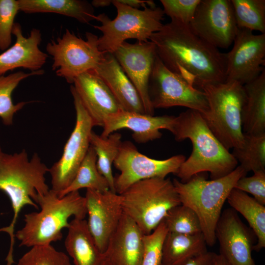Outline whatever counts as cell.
Returning <instances> with one entry per match:
<instances>
[{"label": "cell", "instance_id": "5", "mask_svg": "<svg viewBox=\"0 0 265 265\" xmlns=\"http://www.w3.org/2000/svg\"><path fill=\"white\" fill-rule=\"evenodd\" d=\"M246 174L239 165L228 175L216 179L207 180L200 173L185 183L176 179L172 181L181 204L197 215L207 245L215 244V230L223 206L237 182Z\"/></svg>", "mask_w": 265, "mask_h": 265}, {"label": "cell", "instance_id": "31", "mask_svg": "<svg viewBox=\"0 0 265 265\" xmlns=\"http://www.w3.org/2000/svg\"><path fill=\"white\" fill-rule=\"evenodd\" d=\"M242 145L233 149L234 157L247 173L250 171H265V133H244Z\"/></svg>", "mask_w": 265, "mask_h": 265}, {"label": "cell", "instance_id": "43", "mask_svg": "<svg viewBox=\"0 0 265 265\" xmlns=\"http://www.w3.org/2000/svg\"><path fill=\"white\" fill-rule=\"evenodd\" d=\"M102 265H112L109 260L106 257L104 263L102 264Z\"/></svg>", "mask_w": 265, "mask_h": 265}, {"label": "cell", "instance_id": "9", "mask_svg": "<svg viewBox=\"0 0 265 265\" xmlns=\"http://www.w3.org/2000/svg\"><path fill=\"white\" fill-rule=\"evenodd\" d=\"M84 40L66 29L62 36L46 46L53 59L52 70L69 83L73 84L80 75L94 70L106 53L99 50L96 35L86 32Z\"/></svg>", "mask_w": 265, "mask_h": 265}, {"label": "cell", "instance_id": "40", "mask_svg": "<svg viewBox=\"0 0 265 265\" xmlns=\"http://www.w3.org/2000/svg\"><path fill=\"white\" fill-rule=\"evenodd\" d=\"M120 3L134 8L139 9L140 7L143 8L149 7H155L156 5L153 0H118Z\"/></svg>", "mask_w": 265, "mask_h": 265}, {"label": "cell", "instance_id": "12", "mask_svg": "<svg viewBox=\"0 0 265 265\" xmlns=\"http://www.w3.org/2000/svg\"><path fill=\"white\" fill-rule=\"evenodd\" d=\"M186 159L183 155L162 160L152 159L140 153L130 141H122L113 163L120 172L114 177L115 192L121 194L141 180L165 178L170 174H175Z\"/></svg>", "mask_w": 265, "mask_h": 265}, {"label": "cell", "instance_id": "24", "mask_svg": "<svg viewBox=\"0 0 265 265\" xmlns=\"http://www.w3.org/2000/svg\"><path fill=\"white\" fill-rule=\"evenodd\" d=\"M245 98L241 109L243 133H265V70L253 81L243 85Z\"/></svg>", "mask_w": 265, "mask_h": 265}, {"label": "cell", "instance_id": "19", "mask_svg": "<svg viewBox=\"0 0 265 265\" xmlns=\"http://www.w3.org/2000/svg\"><path fill=\"white\" fill-rule=\"evenodd\" d=\"M73 84L94 127H103L108 117L123 110L103 80L94 72L80 75Z\"/></svg>", "mask_w": 265, "mask_h": 265}, {"label": "cell", "instance_id": "18", "mask_svg": "<svg viewBox=\"0 0 265 265\" xmlns=\"http://www.w3.org/2000/svg\"><path fill=\"white\" fill-rule=\"evenodd\" d=\"M176 117L168 115L155 116L121 110L106 118L101 135L106 137L119 130L129 129L133 132L132 137L136 142L146 143L160 138L162 136L160 130L172 132Z\"/></svg>", "mask_w": 265, "mask_h": 265}, {"label": "cell", "instance_id": "15", "mask_svg": "<svg viewBox=\"0 0 265 265\" xmlns=\"http://www.w3.org/2000/svg\"><path fill=\"white\" fill-rule=\"evenodd\" d=\"M113 54L136 88L145 113L154 115L155 109L149 95V82L157 56L155 44L150 41L133 44L125 41Z\"/></svg>", "mask_w": 265, "mask_h": 265}, {"label": "cell", "instance_id": "23", "mask_svg": "<svg viewBox=\"0 0 265 265\" xmlns=\"http://www.w3.org/2000/svg\"><path fill=\"white\" fill-rule=\"evenodd\" d=\"M64 245L74 265H102L106 258L97 247L85 219L70 222Z\"/></svg>", "mask_w": 265, "mask_h": 265}, {"label": "cell", "instance_id": "27", "mask_svg": "<svg viewBox=\"0 0 265 265\" xmlns=\"http://www.w3.org/2000/svg\"><path fill=\"white\" fill-rule=\"evenodd\" d=\"M227 200L231 208L239 212L248 222L257 239L253 250L259 252L265 247V206L247 193L233 188Z\"/></svg>", "mask_w": 265, "mask_h": 265}, {"label": "cell", "instance_id": "20", "mask_svg": "<svg viewBox=\"0 0 265 265\" xmlns=\"http://www.w3.org/2000/svg\"><path fill=\"white\" fill-rule=\"evenodd\" d=\"M12 34L16 38L15 43L0 54V76L20 68L31 72L41 70L48 55L39 48L42 41L40 30L34 28L26 37L23 35L21 25L15 23Z\"/></svg>", "mask_w": 265, "mask_h": 265}, {"label": "cell", "instance_id": "35", "mask_svg": "<svg viewBox=\"0 0 265 265\" xmlns=\"http://www.w3.org/2000/svg\"><path fill=\"white\" fill-rule=\"evenodd\" d=\"M168 233L164 222L162 221L150 234L144 235V252L141 265H160L162 247Z\"/></svg>", "mask_w": 265, "mask_h": 265}, {"label": "cell", "instance_id": "13", "mask_svg": "<svg viewBox=\"0 0 265 265\" xmlns=\"http://www.w3.org/2000/svg\"><path fill=\"white\" fill-rule=\"evenodd\" d=\"M188 26L195 35L217 49L229 48L238 29L231 0H201Z\"/></svg>", "mask_w": 265, "mask_h": 265}, {"label": "cell", "instance_id": "14", "mask_svg": "<svg viewBox=\"0 0 265 265\" xmlns=\"http://www.w3.org/2000/svg\"><path fill=\"white\" fill-rule=\"evenodd\" d=\"M231 51L226 53V81L243 85L265 70V33L238 28Z\"/></svg>", "mask_w": 265, "mask_h": 265}, {"label": "cell", "instance_id": "26", "mask_svg": "<svg viewBox=\"0 0 265 265\" xmlns=\"http://www.w3.org/2000/svg\"><path fill=\"white\" fill-rule=\"evenodd\" d=\"M20 11L26 14L53 13L88 24L95 20L94 7L84 0H18Z\"/></svg>", "mask_w": 265, "mask_h": 265}, {"label": "cell", "instance_id": "39", "mask_svg": "<svg viewBox=\"0 0 265 265\" xmlns=\"http://www.w3.org/2000/svg\"><path fill=\"white\" fill-rule=\"evenodd\" d=\"M216 254L208 251L201 255L192 258L185 265H213Z\"/></svg>", "mask_w": 265, "mask_h": 265}, {"label": "cell", "instance_id": "44", "mask_svg": "<svg viewBox=\"0 0 265 265\" xmlns=\"http://www.w3.org/2000/svg\"><path fill=\"white\" fill-rule=\"evenodd\" d=\"M4 153L2 152V150L1 149V148L0 146V161H1Z\"/></svg>", "mask_w": 265, "mask_h": 265}, {"label": "cell", "instance_id": "37", "mask_svg": "<svg viewBox=\"0 0 265 265\" xmlns=\"http://www.w3.org/2000/svg\"><path fill=\"white\" fill-rule=\"evenodd\" d=\"M201 0H160L164 14L171 20L189 25Z\"/></svg>", "mask_w": 265, "mask_h": 265}, {"label": "cell", "instance_id": "25", "mask_svg": "<svg viewBox=\"0 0 265 265\" xmlns=\"http://www.w3.org/2000/svg\"><path fill=\"white\" fill-rule=\"evenodd\" d=\"M202 233H167L162 247L160 265H185L192 258L208 251Z\"/></svg>", "mask_w": 265, "mask_h": 265}, {"label": "cell", "instance_id": "2", "mask_svg": "<svg viewBox=\"0 0 265 265\" xmlns=\"http://www.w3.org/2000/svg\"><path fill=\"white\" fill-rule=\"evenodd\" d=\"M171 133L176 141L188 139L192 145L191 155L175 174L181 182L206 172L210 173L211 180L218 179L237 167V160L211 132L199 112L188 109L181 112L176 117Z\"/></svg>", "mask_w": 265, "mask_h": 265}, {"label": "cell", "instance_id": "34", "mask_svg": "<svg viewBox=\"0 0 265 265\" xmlns=\"http://www.w3.org/2000/svg\"><path fill=\"white\" fill-rule=\"evenodd\" d=\"M17 265H72L69 257L51 244L30 247Z\"/></svg>", "mask_w": 265, "mask_h": 265}, {"label": "cell", "instance_id": "17", "mask_svg": "<svg viewBox=\"0 0 265 265\" xmlns=\"http://www.w3.org/2000/svg\"><path fill=\"white\" fill-rule=\"evenodd\" d=\"M215 236L219 245V254L230 265H256L252 257L256 236L232 208L221 213Z\"/></svg>", "mask_w": 265, "mask_h": 265}, {"label": "cell", "instance_id": "41", "mask_svg": "<svg viewBox=\"0 0 265 265\" xmlns=\"http://www.w3.org/2000/svg\"><path fill=\"white\" fill-rule=\"evenodd\" d=\"M91 3L94 7H104L109 6L112 2L110 0H93Z\"/></svg>", "mask_w": 265, "mask_h": 265}, {"label": "cell", "instance_id": "29", "mask_svg": "<svg viewBox=\"0 0 265 265\" xmlns=\"http://www.w3.org/2000/svg\"><path fill=\"white\" fill-rule=\"evenodd\" d=\"M97 159L96 153L90 145L73 181L58 196L61 197L84 188L101 192L109 190L107 180L97 169Z\"/></svg>", "mask_w": 265, "mask_h": 265}, {"label": "cell", "instance_id": "4", "mask_svg": "<svg viewBox=\"0 0 265 265\" xmlns=\"http://www.w3.org/2000/svg\"><path fill=\"white\" fill-rule=\"evenodd\" d=\"M34 202L40 211L25 214V224L15 234L20 246L31 247L60 240L70 217L84 219L87 214L85 197L79 191L60 197L50 189L45 194H37Z\"/></svg>", "mask_w": 265, "mask_h": 265}, {"label": "cell", "instance_id": "32", "mask_svg": "<svg viewBox=\"0 0 265 265\" xmlns=\"http://www.w3.org/2000/svg\"><path fill=\"white\" fill-rule=\"evenodd\" d=\"M237 26L265 33V0H231Z\"/></svg>", "mask_w": 265, "mask_h": 265}, {"label": "cell", "instance_id": "33", "mask_svg": "<svg viewBox=\"0 0 265 265\" xmlns=\"http://www.w3.org/2000/svg\"><path fill=\"white\" fill-rule=\"evenodd\" d=\"M163 221L168 232L189 235L202 233L197 215L190 208L182 204L171 209Z\"/></svg>", "mask_w": 265, "mask_h": 265}, {"label": "cell", "instance_id": "36", "mask_svg": "<svg viewBox=\"0 0 265 265\" xmlns=\"http://www.w3.org/2000/svg\"><path fill=\"white\" fill-rule=\"evenodd\" d=\"M19 11L18 0H0V50L11 46L15 18Z\"/></svg>", "mask_w": 265, "mask_h": 265}, {"label": "cell", "instance_id": "28", "mask_svg": "<svg viewBox=\"0 0 265 265\" xmlns=\"http://www.w3.org/2000/svg\"><path fill=\"white\" fill-rule=\"evenodd\" d=\"M121 138V134L116 132L103 137L92 131L90 135V144L97 155V169L107 180L109 190L113 192H115L114 177L111 167L122 142Z\"/></svg>", "mask_w": 265, "mask_h": 265}, {"label": "cell", "instance_id": "1", "mask_svg": "<svg viewBox=\"0 0 265 265\" xmlns=\"http://www.w3.org/2000/svg\"><path fill=\"white\" fill-rule=\"evenodd\" d=\"M149 41L164 65L196 88L226 81V53L195 35L188 25L171 20Z\"/></svg>", "mask_w": 265, "mask_h": 265}, {"label": "cell", "instance_id": "42", "mask_svg": "<svg viewBox=\"0 0 265 265\" xmlns=\"http://www.w3.org/2000/svg\"><path fill=\"white\" fill-rule=\"evenodd\" d=\"M213 265H230L220 254H216Z\"/></svg>", "mask_w": 265, "mask_h": 265}, {"label": "cell", "instance_id": "10", "mask_svg": "<svg viewBox=\"0 0 265 265\" xmlns=\"http://www.w3.org/2000/svg\"><path fill=\"white\" fill-rule=\"evenodd\" d=\"M76 114L75 126L66 142L60 159L49 168L52 190L58 195L73 181L90 144V135L94 127L73 85L70 87Z\"/></svg>", "mask_w": 265, "mask_h": 265}, {"label": "cell", "instance_id": "21", "mask_svg": "<svg viewBox=\"0 0 265 265\" xmlns=\"http://www.w3.org/2000/svg\"><path fill=\"white\" fill-rule=\"evenodd\" d=\"M144 234L136 224L123 213L105 252L112 265H141Z\"/></svg>", "mask_w": 265, "mask_h": 265}, {"label": "cell", "instance_id": "3", "mask_svg": "<svg viewBox=\"0 0 265 265\" xmlns=\"http://www.w3.org/2000/svg\"><path fill=\"white\" fill-rule=\"evenodd\" d=\"M49 168L42 162L37 153L29 159L25 150L13 154H4L0 161V190L9 198L13 212L9 226L0 228L10 237V247L5 260L7 265H12L15 228L19 213L26 206L39 209L34 202L37 194L47 193L50 189L46 183L45 174Z\"/></svg>", "mask_w": 265, "mask_h": 265}, {"label": "cell", "instance_id": "16", "mask_svg": "<svg viewBox=\"0 0 265 265\" xmlns=\"http://www.w3.org/2000/svg\"><path fill=\"white\" fill-rule=\"evenodd\" d=\"M84 197L88 229L99 249L105 253L124 213L121 195L110 190L87 189Z\"/></svg>", "mask_w": 265, "mask_h": 265}, {"label": "cell", "instance_id": "38", "mask_svg": "<svg viewBox=\"0 0 265 265\" xmlns=\"http://www.w3.org/2000/svg\"><path fill=\"white\" fill-rule=\"evenodd\" d=\"M234 188L251 194L260 204L265 205V171H255L250 177H242Z\"/></svg>", "mask_w": 265, "mask_h": 265}, {"label": "cell", "instance_id": "6", "mask_svg": "<svg viewBox=\"0 0 265 265\" xmlns=\"http://www.w3.org/2000/svg\"><path fill=\"white\" fill-rule=\"evenodd\" d=\"M120 195L124 213L134 221L144 235L151 234L171 209L181 204L170 178L141 180Z\"/></svg>", "mask_w": 265, "mask_h": 265}, {"label": "cell", "instance_id": "8", "mask_svg": "<svg viewBox=\"0 0 265 265\" xmlns=\"http://www.w3.org/2000/svg\"><path fill=\"white\" fill-rule=\"evenodd\" d=\"M117 15L111 20L105 13L96 16L101 23L94 27L102 32L98 38V47L103 52L113 53L127 39H135L137 42L149 41L152 35L162 26L164 13L160 7L146 6L143 10L112 0Z\"/></svg>", "mask_w": 265, "mask_h": 265}, {"label": "cell", "instance_id": "11", "mask_svg": "<svg viewBox=\"0 0 265 265\" xmlns=\"http://www.w3.org/2000/svg\"><path fill=\"white\" fill-rule=\"evenodd\" d=\"M149 95L154 109L180 106L201 114L208 110L205 93L168 70L157 54L149 80Z\"/></svg>", "mask_w": 265, "mask_h": 265}, {"label": "cell", "instance_id": "30", "mask_svg": "<svg viewBox=\"0 0 265 265\" xmlns=\"http://www.w3.org/2000/svg\"><path fill=\"white\" fill-rule=\"evenodd\" d=\"M44 73L42 69L30 73L19 71L7 76H0V118L4 125H12L15 113L27 103L21 102L14 104L12 99V94L14 90L25 79L33 76L41 75Z\"/></svg>", "mask_w": 265, "mask_h": 265}, {"label": "cell", "instance_id": "7", "mask_svg": "<svg viewBox=\"0 0 265 265\" xmlns=\"http://www.w3.org/2000/svg\"><path fill=\"white\" fill-rule=\"evenodd\" d=\"M208 110L201 114L215 136L228 150L240 147L244 141L241 109L245 98L243 85L236 81L206 85Z\"/></svg>", "mask_w": 265, "mask_h": 265}, {"label": "cell", "instance_id": "22", "mask_svg": "<svg viewBox=\"0 0 265 265\" xmlns=\"http://www.w3.org/2000/svg\"><path fill=\"white\" fill-rule=\"evenodd\" d=\"M92 71L103 80L123 110L145 113L136 88L113 53H105Z\"/></svg>", "mask_w": 265, "mask_h": 265}]
</instances>
